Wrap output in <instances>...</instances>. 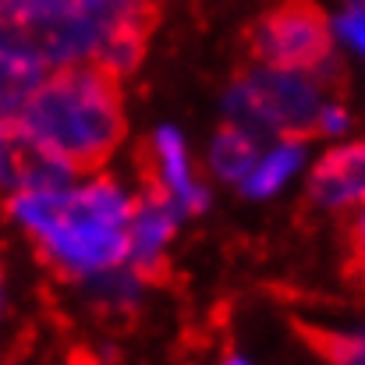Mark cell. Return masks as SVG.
Masks as SVG:
<instances>
[{"label":"cell","instance_id":"6da1fadb","mask_svg":"<svg viewBox=\"0 0 365 365\" xmlns=\"http://www.w3.org/2000/svg\"><path fill=\"white\" fill-rule=\"evenodd\" d=\"M7 210L29 227L39 259L57 277L107 273L131 255V199L107 174L75 192H14Z\"/></svg>","mask_w":365,"mask_h":365},{"label":"cell","instance_id":"7a4b0ae2","mask_svg":"<svg viewBox=\"0 0 365 365\" xmlns=\"http://www.w3.org/2000/svg\"><path fill=\"white\" fill-rule=\"evenodd\" d=\"M18 118L75 174H100L128 131L121 78L96 61H71L50 71Z\"/></svg>","mask_w":365,"mask_h":365},{"label":"cell","instance_id":"3957f363","mask_svg":"<svg viewBox=\"0 0 365 365\" xmlns=\"http://www.w3.org/2000/svg\"><path fill=\"white\" fill-rule=\"evenodd\" d=\"M323 78L309 71H287V68H242L235 75L231 110L242 121L255 124L280 142L302 145L323 135V103L319 93Z\"/></svg>","mask_w":365,"mask_h":365},{"label":"cell","instance_id":"277c9868","mask_svg":"<svg viewBox=\"0 0 365 365\" xmlns=\"http://www.w3.org/2000/svg\"><path fill=\"white\" fill-rule=\"evenodd\" d=\"M245 46L252 61L266 68L323 75L334 61L330 18L316 0H284L245 29Z\"/></svg>","mask_w":365,"mask_h":365},{"label":"cell","instance_id":"5b68a950","mask_svg":"<svg viewBox=\"0 0 365 365\" xmlns=\"http://www.w3.org/2000/svg\"><path fill=\"white\" fill-rule=\"evenodd\" d=\"M75 170L39 142L21 118H0V188L4 192H57L68 188Z\"/></svg>","mask_w":365,"mask_h":365},{"label":"cell","instance_id":"8992f818","mask_svg":"<svg viewBox=\"0 0 365 365\" xmlns=\"http://www.w3.org/2000/svg\"><path fill=\"white\" fill-rule=\"evenodd\" d=\"M309 202L323 210H365V142L330 149L316 163Z\"/></svg>","mask_w":365,"mask_h":365},{"label":"cell","instance_id":"52a82bcc","mask_svg":"<svg viewBox=\"0 0 365 365\" xmlns=\"http://www.w3.org/2000/svg\"><path fill=\"white\" fill-rule=\"evenodd\" d=\"M46 71L50 68L36 57L0 50V118H14L25 107V100L36 93V86L46 78Z\"/></svg>","mask_w":365,"mask_h":365},{"label":"cell","instance_id":"ba28073f","mask_svg":"<svg viewBox=\"0 0 365 365\" xmlns=\"http://www.w3.org/2000/svg\"><path fill=\"white\" fill-rule=\"evenodd\" d=\"M291 330L327 365H365V334H337L327 327H312L305 319H291Z\"/></svg>","mask_w":365,"mask_h":365},{"label":"cell","instance_id":"9c48e42d","mask_svg":"<svg viewBox=\"0 0 365 365\" xmlns=\"http://www.w3.org/2000/svg\"><path fill=\"white\" fill-rule=\"evenodd\" d=\"M153 142H156V153H160L163 178H167L170 192L178 195V202H185L188 210H202V206H206V192H202V188H195V185H192V178H188L185 145H181L178 131H170V128H160V131L153 135Z\"/></svg>","mask_w":365,"mask_h":365},{"label":"cell","instance_id":"30bf717a","mask_svg":"<svg viewBox=\"0 0 365 365\" xmlns=\"http://www.w3.org/2000/svg\"><path fill=\"white\" fill-rule=\"evenodd\" d=\"M210 163L220 178H248L252 167L259 163V153H255V138L245 131L242 124H224L213 138V153H210Z\"/></svg>","mask_w":365,"mask_h":365},{"label":"cell","instance_id":"8fae6325","mask_svg":"<svg viewBox=\"0 0 365 365\" xmlns=\"http://www.w3.org/2000/svg\"><path fill=\"white\" fill-rule=\"evenodd\" d=\"M298 145H291V142H284L277 153H269L262 163H255L252 167V174L245 178V192L248 195H269L294 167H298Z\"/></svg>","mask_w":365,"mask_h":365},{"label":"cell","instance_id":"7c38bea8","mask_svg":"<svg viewBox=\"0 0 365 365\" xmlns=\"http://www.w3.org/2000/svg\"><path fill=\"white\" fill-rule=\"evenodd\" d=\"M348 213H351V210H348ZM341 242H344V280H348L351 287L365 291V210L351 213V217L344 220Z\"/></svg>","mask_w":365,"mask_h":365},{"label":"cell","instance_id":"4fadbf2b","mask_svg":"<svg viewBox=\"0 0 365 365\" xmlns=\"http://www.w3.org/2000/svg\"><path fill=\"white\" fill-rule=\"evenodd\" d=\"M29 18H86L100 14L110 0H4Z\"/></svg>","mask_w":365,"mask_h":365},{"label":"cell","instance_id":"5bb4252c","mask_svg":"<svg viewBox=\"0 0 365 365\" xmlns=\"http://www.w3.org/2000/svg\"><path fill=\"white\" fill-rule=\"evenodd\" d=\"M341 25H344V32H348V36L365 50V11H355V7H351V11L344 14Z\"/></svg>","mask_w":365,"mask_h":365},{"label":"cell","instance_id":"9a60e30c","mask_svg":"<svg viewBox=\"0 0 365 365\" xmlns=\"http://www.w3.org/2000/svg\"><path fill=\"white\" fill-rule=\"evenodd\" d=\"M344 124H348V114L337 103L323 107V135H337V131H344Z\"/></svg>","mask_w":365,"mask_h":365},{"label":"cell","instance_id":"2e32d148","mask_svg":"<svg viewBox=\"0 0 365 365\" xmlns=\"http://www.w3.org/2000/svg\"><path fill=\"white\" fill-rule=\"evenodd\" d=\"M68 365H100L89 351H71V359H68Z\"/></svg>","mask_w":365,"mask_h":365},{"label":"cell","instance_id":"e0dca14e","mask_svg":"<svg viewBox=\"0 0 365 365\" xmlns=\"http://www.w3.org/2000/svg\"><path fill=\"white\" fill-rule=\"evenodd\" d=\"M348 4H351L355 11H365V0H348Z\"/></svg>","mask_w":365,"mask_h":365},{"label":"cell","instance_id":"ac0fdd59","mask_svg":"<svg viewBox=\"0 0 365 365\" xmlns=\"http://www.w3.org/2000/svg\"><path fill=\"white\" fill-rule=\"evenodd\" d=\"M224 365H245V362H238V359H227V362H224Z\"/></svg>","mask_w":365,"mask_h":365}]
</instances>
